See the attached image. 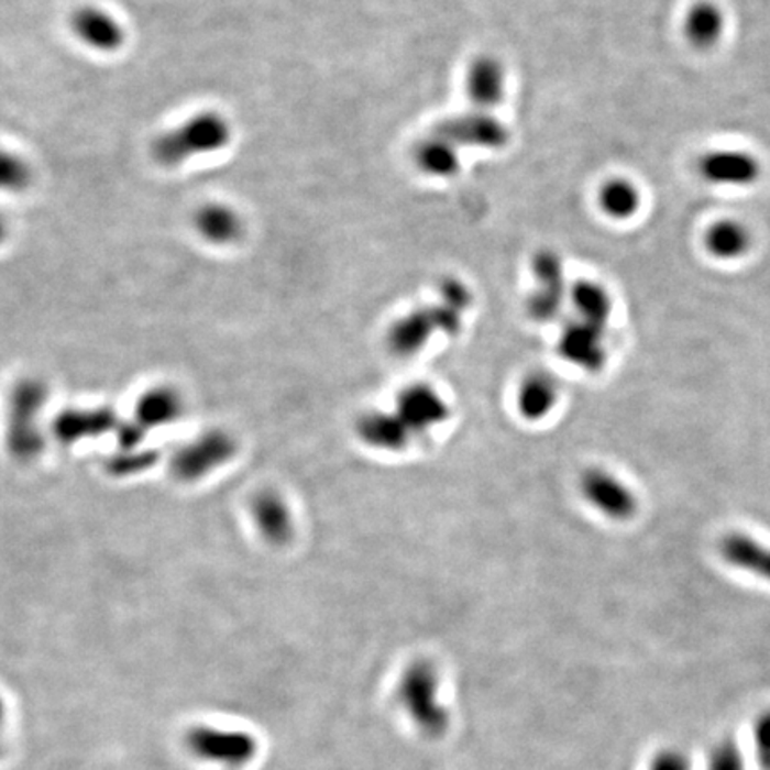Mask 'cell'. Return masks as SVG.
I'll return each instance as SVG.
<instances>
[{"mask_svg":"<svg viewBox=\"0 0 770 770\" xmlns=\"http://www.w3.org/2000/svg\"><path fill=\"white\" fill-rule=\"evenodd\" d=\"M193 221L198 234L209 243H234L243 234V220L240 215L223 204H207L200 207Z\"/></svg>","mask_w":770,"mask_h":770,"instance_id":"16","label":"cell"},{"mask_svg":"<svg viewBox=\"0 0 770 770\" xmlns=\"http://www.w3.org/2000/svg\"><path fill=\"white\" fill-rule=\"evenodd\" d=\"M439 671L430 660L419 658L399 678L398 701L414 726L428 738H441L450 729L451 715L439 700Z\"/></svg>","mask_w":770,"mask_h":770,"instance_id":"2","label":"cell"},{"mask_svg":"<svg viewBox=\"0 0 770 770\" xmlns=\"http://www.w3.org/2000/svg\"><path fill=\"white\" fill-rule=\"evenodd\" d=\"M534 273H536L537 289L528 300V315L534 320H553L564 306L565 300V275L564 264L559 255L551 250H542L536 255L534 261Z\"/></svg>","mask_w":770,"mask_h":770,"instance_id":"8","label":"cell"},{"mask_svg":"<svg viewBox=\"0 0 770 770\" xmlns=\"http://www.w3.org/2000/svg\"><path fill=\"white\" fill-rule=\"evenodd\" d=\"M231 136V123L227 118L206 111L161 134L152 145V154L160 165L179 166L197 155L221 151L229 145Z\"/></svg>","mask_w":770,"mask_h":770,"instance_id":"3","label":"cell"},{"mask_svg":"<svg viewBox=\"0 0 770 770\" xmlns=\"http://www.w3.org/2000/svg\"><path fill=\"white\" fill-rule=\"evenodd\" d=\"M70 25L77 38L95 51H118L125 40V31L113 14L95 6L79 8L72 14Z\"/></svg>","mask_w":770,"mask_h":770,"instance_id":"11","label":"cell"},{"mask_svg":"<svg viewBox=\"0 0 770 770\" xmlns=\"http://www.w3.org/2000/svg\"><path fill=\"white\" fill-rule=\"evenodd\" d=\"M723 559L733 568L757 574L770 582V550L751 537L732 534L724 537L719 546Z\"/></svg>","mask_w":770,"mask_h":770,"instance_id":"17","label":"cell"},{"mask_svg":"<svg viewBox=\"0 0 770 770\" xmlns=\"http://www.w3.org/2000/svg\"><path fill=\"white\" fill-rule=\"evenodd\" d=\"M2 755H4V744L0 740V758H2Z\"/></svg>","mask_w":770,"mask_h":770,"instance_id":"30","label":"cell"},{"mask_svg":"<svg viewBox=\"0 0 770 770\" xmlns=\"http://www.w3.org/2000/svg\"><path fill=\"white\" fill-rule=\"evenodd\" d=\"M232 453L231 439L221 433H211L184 448L177 455V473L184 479H198L206 475L212 468L226 462Z\"/></svg>","mask_w":770,"mask_h":770,"instance_id":"15","label":"cell"},{"mask_svg":"<svg viewBox=\"0 0 770 770\" xmlns=\"http://www.w3.org/2000/svg\"><path fill=\"white\" fill-rule=\"evenodd\" d=\"M600 204L608 217L625 220L640 207L639 189L625 179L608 180L600 191Z\"/></svg>","mask_w":770,"mask_h":770,"instance_id":"22","label":"cell"},{"mask_svg":"<svg viewBox=\"0 0 770 770\" xmlns=\"http://www.w3.org/2000/svg\"><path fill=\"white\" fill-rule=\"evenodd\" d=\"M433 134L444 138L457 148H484L499 151L510 142V131L499 118L491 111H473V113L457 114L448 118L433 129Z\"/></svg>","mask_w":770,"mask_h":770,"instance_id":"7","label":"cell"},{"mask_svg":"<svg viewBox=\"0 0 770 770\" xmlns=\"http://www.w3.org/2000/svg\"><path fill=\"white\" fill-rule=\"evenodd\" d=\"M473 304V293L459 278H447L433 304L418 307L391 324L387 346L399 358H413L430 344L436 336L459 334Z\"/></svg>","mask_w":770,"mask_h":770,"instance_id":"1","label":"cell"},{"mask_svg":"<svg viewBox=\"0 0 770 770\" xmlns=\"http://www.w3.org/2000/svg\"><path fill=\"white\" fill-rule=\"evenodd\" d=\"M183 410V399L168 387L148 391L140 398L136 407L138 421L143 430L174 424Z\"/></svg>","mask_w":770,"mask_h":770,"instance_id":"20","label":"cell"},{"mask_svg":"<svg viewBox=\"0 0 770 770\" xmlns=\"http://www.w3.org/2000/svg\"><path fill=\"white\" fill-rule=\"evenodd\" d=\"M569 298L573 304L578 318L588 323L608 327L612 316V296L608 295L602 284L592 280H578L569 289Z\"/></svg>","mask_w":770,"mask_h":770,"instance_id":"19","label":"cell"},{"mask_svg":"<svg viewBox=\"0 0 770 770\" xmlns=\"http://www.w3.org/2000/svg\"><path fill=\"white\" fill-rule=\"evenodd\" d=\"M559 382L554 381L550 373H530L517 387V410L528 421L548 418L559 405Z\"/></svg>","mask_w":770,"mask_h":770,"instance_id":"13","label":"cell"},{"mask_svg":"<svg viewBox=\"0 0 770 770\" xmlns=\"http://www.w3.org/2000/svg\"><path fill=\"white\" fill-rule=\"evenodd\" d=\"M648 770H694V763L680 747H663L651 758Z\"/></svg>","mask_w":770,"mask_h":770,"instance_id":"27","label":"cell"},{"mask_svg":"<svg viewBox=\"0 0 770 770\" xmlns=\"http://www.w3.org/2000/svg\"><path fill=\"white\" fill-rule=\"evenodd\" d=\"M755 758L761 770H770V708L761 710L751 726Z\"/></svg>","mask_w":770,"mask_h":770,"instance_id":"26","label":"cell"},{"mask_svg":"<svg viewBox=\"0 0 770 770\" xmlns=\"http://www.w3.org/2000/svg\"><path fill=\"white\" fill-rule=\"evenodd\" d=\"M724 19L719 8L710 2L695 4L685 22V33L689 42L695 48L714 47L723 34Z\"/></svg>","mask_w":770,"mask_h":770,"instance_id":"21","label":"cell"},{"mask_svg":"<svg viewBox=\"0 0 770 770\" xmlns=\"http://www.w3.org/2000/svg\"><path fill=\"white\" fill-rule=\"evenodd\" d=\"M6 719V706H4V701H2V697H0V729H2V724H4Z\"/></svg>","mask_w":770,"mask_h":770,"instance_id":"29","label":"cell"},{"mask_svg":"<svg viewBox=\"0 0 770 770\" xmlns=\"http://www.w3.org/2000/svg\"><path fill=\"white\" fill-rule=\"evenodd\" d=\"M606 327L576 318L565 324L559 338L560 358L578 370L602 372L606 364Z\"/></svg>","mask_w":770,"mask_h":770,"instance_id":"9","label":"cell"},{"mask_svg":"<svg viewBox=\"0 0 770 770\" xmlns=\"http://www.w3.org/2000/svg\"><path fill=\"white\" fill-rule=\"evenodd\" d=\"M578 491L583 502L612 521H628L639 508L634 491L605 468L583 470L578 479Z\"/></svg>","mask_w":770,"mask_h":770,"instance_id":"5","label":"cell"},{"mask_svg":"<svg viewBox=\"0 0 770 770\" xmlns=\"http://www.w3.org/2000/svg\"><path fill=\"white\" fill-rule=\"evenodd\" d=\"M700 172L710 183L747 186L760 177V163L746 152H710L701 160Z\"/></svg>","mask_w":770,"mask_h":770,"instance_id":"12","label":"cell"},{"mask_svg":"<svg viewBox=\"0 0 770 770\" xmlns=\"http://www.w3.org/2000/svg\"><path fill=\"white\" fill-rule=\"evenodd\" d=\"M33 179V172L28 161L13 152L0 148V189L2 191L19 193L29 188Z\"/></svg>","mask_w":770,"mask_h":770,"instance_id":"24","label":"cell"},{"mask_svg":"<svg viewBox=\"0 0 770 770\" xmlns=\"http://www.w3.org/2000/svg\"><path fill=\"white\" fill-rule=\"evenodd\" d=\"M389 414L405 442L410 447L419 437H425L437 427L447 424L451 409L436 387L418 382L402 389Z\"/></svg>","mask_w":770,"mask_h":770,"instance_id":"4","label":"cell"},{"mask_svg":"<svg viewBox=\"0 0 770 770\" xmlns=\"http://www.w3.org/2000/svg\"><path fill=\"white\" fill-rule=\"evenodd\" d=\"M459 151L461 148H457L453 143L432 132V136L424 140L416 148V163H418L419 168L424 169L425 174L439 177V179H450V177H455L461 169V152Z\"/></svg>","mask_w":770,"mask_h":770,"instance_id":"18","label":"cell"},{"mask_svg":"<svg viewBox=\"0 0 770 770\" xmlns=\"http://www.w3.org/2000/svg\"><path fill=\"white\" fill-rule=\"evenodd\" d=\"M189 751L207 761L229 767L246 766L257 755L258 744L250 733L197 726L188 733Z\"/></svg>","mask_w":770,"mask_h":770,"instance_id":"6","label":"cell"},{"mask_svg":"<svg viewBox=\"0 0 770 770\" xmlns=\"http://www.w3.org/2000/svg\"><path fill=\"white\" fill-rule=\"evenodd\" d=\"M465 91L479 111H491L507 91V70L498 57L480 56L465 74Z\"/></svg>","mask_w":770,"mask_h":770,"instance_id":"10","label":"cell"},{"mask_svg":"<svg viewBox=\"0 0 770 770\" xmlns=\"http://www.w3.org/2000/svg\"><path fill=\"white\" fill-rule=\"evenodd\" d=\"M252 517L258 531L275 544H286L295 534L292 507L280 494L272 491L258 494L252 505Z\"/></svg>","mask_w":770,"mask_h":770,"instance_id":"14","label":"cell"},{"mask_svg":"<svg viewBox=\"0 0 770 770\" xmlns=\"http://www.w3.org/2000/svg\"><path fill=\"white\" fill-rule=\"evenodd\" d=\"M706 246L717 257H738L749 249V234L743 226H738L735 221H721L717 226L712 227L706 234Z\"/></svg>","mask_w":770,"mask_h":770,"instance_id":"23","label":"cell"},{"mask_svg":"<svg viewBox=\"0 0 770 770\" xmlns=\"http://www.w3.org/2000/svg\"><path fill=\"white\" fill-rule=\"evenodd\" d=\"M706 770H747L743 747L732 737L721 738L710 747L706 755Z\"/></svg>","mask_w":770,"mask_h":770,"instance_id":"25","label":"cell"},{"mask_svg":"<svg viewBox=\"0 0 770 770\" xmlns=\"http://www.w3.org/2000/svg\"><path fill=\"white\" fill-rule=\"evenodd\" d=\"M6 235H8V221L0 215V243L6 240Z\"/></svg>","mask_w":770,"mask_h":770,"instance_id":"28","label":"cell"}]
</instances>
